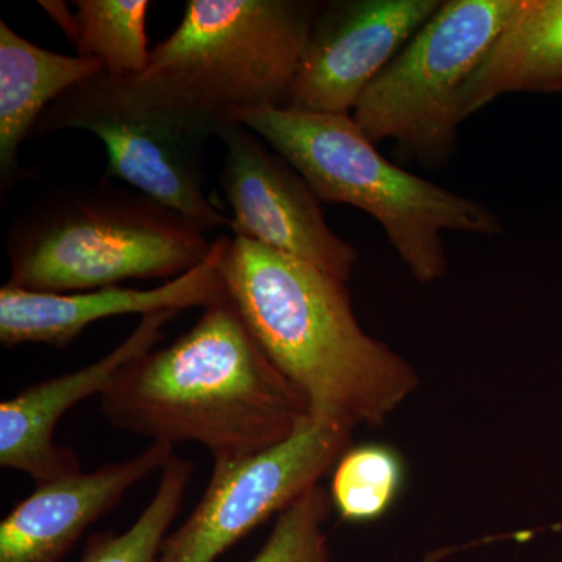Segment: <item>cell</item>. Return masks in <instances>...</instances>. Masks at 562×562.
<instances>
[{
  "label": "cell",
  "instance_id": "8fae6325",
  "mask_svg": "<svg viewBox=\"0 0 562 562\" xmlns=\"http://www.w3.org/2000/svg\"><path fill=\"white\" fill-rule=\"evenodd\" d=\"M231 239L213 243L198 268L150 290L110 286L81 292H40L7 283L0 290V342L3 347L46 344L68 347L94 322L124 314L184 312L227 301L222 257Z\"/></svg>",
  "mask_w": 562,
  "mask_h": 562
},
{
  "label": "cell",
  "instance_id": "6da1fadb",
  "mask_svg": "<svg viewBox=\"0 0 562 562\" xmlns=\"http://www.w3.org/2000/svg\"><path fill=\"white\" fill-rule=\"evenodd\" d=\"M101 408L117 430L169 447L195 442L214 461L265 452L312 417L231 297L203 310L171 346L128 362Z\"/></svg>",
  "mask_w": 562,
  "mask_h": 562
},
{
  "label": "cell",
  "instance_id": "5bb4252c",
  "mask_svg": "<svg viewBox=\"0 0 562 562\" xmlns=\"http://www.w3.org/2000/svg\"><path fill=\"white\" fill-rule=\"evenodd\" d=\"M102 72L90 58L69 57L36 46L0 22V180L5 194L16 183L21 144L44 111L81 81Z\"/></svg>",
  "mask_w": 562,
  "mask_h": 562
},
{
  "label": "cell",
  "instance_id": "52a82bcc",
  "mask_svg": "<svg viewBox=\"0 0 562 562\" xmlns=\"http://www.w3.org/2000/svg\"><path fill=\"white\" fill-rule=\"evenodd\" d=\"M520 0H446L376 77L351 117L372 143L442 168L458 147L462 92Z\"/></svg>",
  "mask_w": 562,
  "mask_h": 562
},
{
  "label": "cell",
  "instance_id": "3957f363",
  "mask_svg": "<svg viewBox=\"0 0 562 562\" xmlns=\"http://www.w3.org/2000/svg\"><path fill=\"white\" fill-rule=\"evenodd\" d=\"M228 121L257 133L322 202L355 206L379 222L422 284L435 283L449 269L443 233L498 236L505 231L490 206L383 157L351 114L265 106L233 111Z\"/></svg>",
  "mask_w": 562,
  "mask_h": 562
},
{
  "label": "cell",
  "instance_id": "d6986e66",
  "mask_svg": "<svg viewBox=\"0 0 562 562\" xmlns=\"http://www.w3.org/2000/svg\"><path fill=\"white\" fill-rule=\"evenodd\" d=\"M333 506L321 484L277 516L271 535L249 562H333L325 525Z\"/></svg>",
  "mask_w": 562,
  "mask_h": 562
},
{
  "label": "cell",
  "instance_id": "4fadbf2b",
  "mask_svg": "<svg viewBox=\"0 0 562 562\" xmlns=\"http://www.w3.org/2000/svg\"><path fill=\"white\" fill-rule=\"evenodd\" d=\"M171 454L173 447L150 443L128 460L35 484L0 522V562H61L91 525Z\"/></svg>",
  "mask_w": 562,
  "mask_h": 562
},
{
  "label": "cell",
  "instance_id": "2e32d148",
  "mask_svg": "<svg viewBox=\"0 0 562 562\" xmlns=\"http://www.w3.org/2000/svg\"><path fill=\"white\" fill-rule=\"evenodd\" d=\"M40 5L72 41L79 57L98 61L103 72L139 76L149 66L147 0H77L74 13L66 2Z\"/></svg>",
  "mask_w": 562,
  "mask_h": 562
},
{
  "label": "cell",
  "instance_id": "e0dca14e",
  "mask_svg": "<svg viewBox=\"0 0 562 562\" xmlns=\"http://www.w3.org/2000/svg\"><path fill=\"white\" fill-rule=\"evenodd\" d=\"M408 483L401 450L383 442L349 447L333 465V512L347 524L379 522L395 508Z\"/></svg>",
  "mask_w": 562,
  "mask_h": 562
},
{
  "label": "cell",
  "instance_id": "9c48e42d",
  "mask_svg": "<svg viewBox=\"0 0 562 562\" xmlns=\"http://www.w3.org/2000/svg\"><path fill=\"white\" fill-rule=\"evenodd\" d=\"M217 136L225 146L221 187L232 209L235 236L308 262L347 283L360 251L328 227L308 181L238 122H225Z\"/></svg>",
  "mask_w": 562,
  "mask_h": 562
},
{
  "label": "cell",
  "instance_id": "8992f818",
  "mask_svg": "<svg viewBox=\"0 0 562 562\" xmlns=\"http://www.w3.org/2000/svg\"><path fill=\"white\" fill-rule=\"evenodd\" d=\"M74 128L101 138L106 181H125L203 232L231 225L203 188V154L220 127L168 101L139 76L102 70L81 81L44 111L32 135Z\"/></svg>",
  "mask_w": 562,
  "mask_h": 562
},
{
  "label": "cell",
  "instance_id": "9a60e30c",
  "mask_svg": "<svg viewBox=\"0 0 562 562\" xmlns=\"http://www.w3.org/2000/svg\"><path fill=\"white\" fill-rule=\"evenodd\" d=\"M514 92H562V0H520L462 92V120Z\"/></svg>",
  "mask_w": 562,
  "mask_h": 562
},
{
  "label": "cell",
  "instance_id": "ac0fdd59",
  "mask_svg": "<svg viewBox=\"0 0 562 562\" xmlns=\"http://www.w3.org/2000/svg\"><path fill=\"white\" fill-rule=\"evenodd\" d=\"M194 464L171 454L162 465L160 483L131 528L91 536L80 562H158L169 528L187 497Z\"/></svg>",
  "mask_w": 562,
  "mask_h": 562
},
{
  "label": "cell",
  "instance_id": "ffe728a7",
  "mask_svg": "<svg viewBox=\"0 0 562 562\" xmlns=\"http://www.w3.org/2000/svg\"><path fill=\"white\" fill-rule=\"evenodd\" d=\"M443 554H446V552H441V553H436L435 554V558H432V560H427L425 562H436L439 560V558L443 557Z\"/></svg>",
  "mask_w": 562,
  "mask_h": 562
},
{
  "label": "cell",
  "instance_id": "30bf717a",
  "mask_svg": "<svg viewBox=\"0 0 562 562\" xmlns=\"http://www.w3.org/2000/svg\"><path fill=\"white\" fill-rule=\"evenodd\" d=\"M441 2H322L301 65L281 106L312 113H353L362 94Z\"/></svg>",
  "mask_w": 562,
  "mask_h": 562
},
{
  "label": "cell",
  "instance_id": "277c9868",
  "mask_svg": "<svg viewBox=\"0 0 562 562\" xmlns=\"http://www.w3.org/2000/svg\"><path fill=\"white\" fill-rule=\"evenodd\" d=\"M205 232L143 192L101 184L60 192L22 217L7 239V283L40 292H81L128 280H173L198 268Z\"/></svg>",
  "mask_w": 562,
  "mask_h": 562
},
{
  "label": "cell",
  "instance_id": "7c38bea8",
  "mask_svg": "<svg viewBox=\"0 0 562 562\" xmlns=\"http://www.w3.org/2000/svg\"><path fill=\"white\" fill-rule=\"evenodd\" d=\"M177 314L161 312L140 317L128 338L101 360L32 384L0 403V465L25 473L35 484L80 472L79 454L55 441L63 416L92 395L102 397L128 362L162 341L166 324Z\"/></svg>",
  "mask_w": 562,
  "mask_h": 562
},
{
  "label": "cell",
  "instance_id": "5b68a950",
  "mask_svg": "<svg viewBox=\"0 0 562 562\" xmlns=\"http://www.w3.org/2000/svg\"><path fill=\"white\" fill-rule=\"evenodd\" d=\"M322 2L188 0L140 79L221 127L233 111L281 106ZM220 133V132H217Z\"/></svg>",
  "mask_w": 562,
  "mask_h": 562
},
{
  "label": "cell",
  "instance_id": "7a4b0ae2",
  "mask_svg": "<svg viewBox=\"0 0 562 562\" xmlns=\"http://www.w3.org/2000/svg\"><path fill=\"white\" fill-rule=\"evenodd\" d=\"M221 272L251 335L313 419L382 427L419 387L409 361L361 327L344 281L239 236Z\"/></svg>",
  "mask_w": 562,
  "mask_h": 562
},
{
  "label": "cell",
  "instance_id": "ba28073f",
  "mask_svg": "<svg viewBox=\"0 0 562 562\" xmlns=\"http://www.w3.org/2000/svg\"><path fill=\"white\" fill-rule=\"evenodd\" d=\"M350 428L308 417L290 438L241 460L214 461L209 486L162 543L158 562H214L319 484L350 447Z\"/></svg>",
  "mask_w": 562,
  "mask_h": 562
}]
</instances>
